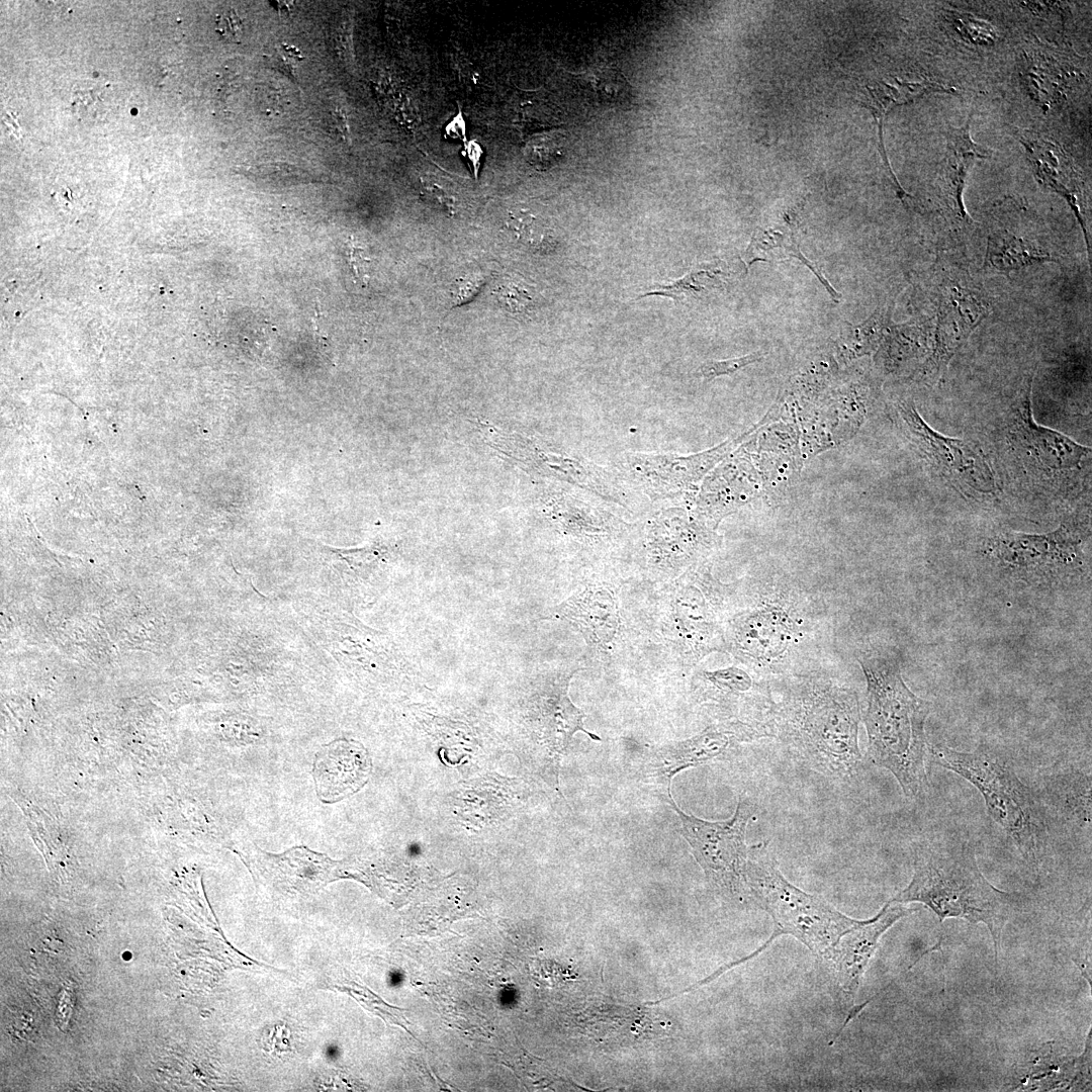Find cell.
<instances>
[{
  "instance_id": "40",
  "label": "cell",
  "mask_w": 1092,
  "mask_h": 1092,
  "mask_svg": "<svg viewBox=\"0 0 1092 1092\" xmlns=\"http://www.w3.org/2000/svg\"><path fill=\"white\" fill-rule=\"evenodd\" d=\"M122 958H123V960H125V961H128V960H130V958H131V953H130L129 951H125V952H124V953L122 954Z\"/></svg>"
},
{
  "instance_id": "34",
  "label": "cell",
  "mask_w": 1092,
  "mask_h": 1092,
  "mask_svg": "<svg viewBox=\"0 0 1092 1092\" xmlns=\"http://www.w3.org/2000/svg\"><path fill=\"white\" fill-rule=\"evenodd\" d=\"M421 192L428 202L453 215L458 210V200L453 191L432 176L421 178Z\"/></svg>"
},
{
  "instance_id": "15",
  "label": "cell",
  "mask_w": 1092,
  "mask_h": 1092,
  "mask_svg": "<svg viewBox=\"0 0 1092 1092\" xmlns=\"http://www.w3.org/2000/svg\"><path fill=\"white\" fill-rule=\"evenodd\" d=\"M736 442L728 441L689 456L627 453L620 464L628 478L650 498L673 497L691 489Z\"/></svg>"
},
{
  "instance_id": "6",
  "label": "cell",
  "mask_w": 1092,
  "mask_h": 1092,
  "mask_svg": "<svg viewBox=\"0 0 1092 1092\" xmlns=\"http://www.w3.org/2000/svg\"><path fill=\"white\" fill-rule=\"evenodd\" d=\"M745 883L755 901L772 918L775 936L793 935L822 960L830 962L841 937L861 922L789 882L780 871L768 842H759L748 850Z\"/></svg>"
},
{
  "instance_id": "25",
  "label": "cell",
  "mask_w": 1092,
  "mask_h": 1092,
  "mask_svg": "<svg viewBox=\"0 0 1092 1092\" xmlns=\"http://www.w3.org/2000/svg\"><path fill=\"white\" fill-rule=\"evenodd\" d=\"M1054 261L1056 258L1049 251L1007 230H996L988 236L984 268L991 271L1008 274Z\"/></svg>"
},
{
  "instance_id": "35",
  "label": "cell",
  "mask_w": 1092,
  "mask_h": 1092,
  "mask_svg": "<svg viewBox=\"0 0 1092 1092\" xmlns=\"http://www.w3.org/2000/svg\"><path fill=\"white\" fill-rule=\"evenodd\" d=\"M526 149L527 159L540 169L551 165L560 155V144L551 135L535 138Z\"/></svg>"
},
{
  "instance_id": "22",
  "label": "cell",
  "mask_w": 1092,
  "mask_h": 1092,
  "mask_svg": "<svg viewBox=\"0 0 1092 1092\" xmlns=\"http://www.w3.org/2000/svg\"><path fill=\"white\" fill-rule=\"evenodd\" d=\"M1016 136L1024 146L1034 176L1039 183L1059 193L1071 206L1083 230L1086 246L1090 251L1088 234L1078 206L1077 197L1067 185L1071 178L1072 168L1065 152L1057 144L1033 131L1020 130L1016 132Z\"/></svg>"
},
{
  "instance_id": "18",
  "label": "cell",
  "mask_w": 1092,
  "mask_h": 1092,
  "mask_svg": "<svg viewBox=\"0 0 1092 1092\" xmlns=\"http://www.w3.org/2000/svg\"><path fill=\"white\" fill-rule=\"evenodd\" d=\"M900 903L889 901L873 918L861 920L840 939L831 959L837 984L853 999L881 936L899 919L912 913Z\"/></svg>"
},
{
  "instance_id": "31",
  "label": "cell",
  "mask_w": 1092,
  "mask_h": 1092,
  "mask_svg": "<svg viewBox=\"0 0 1092 1092\" xmlns=\"http://www.w3.org/2000/svg\"><path fill=\"white\" fill-rule=\"evenodd\" d=\"M946 18L960 36L968 42L990 46L998 38L995 28L990 23L977 19L971 14L947 11Z\"/></svg>"
},
{
  "instance_id": "7",
  "label": "cell",
  "mask_w": 1092,
  "mask_h": 1092,
  "mask_svg": "<svg viewBox=\"0 0 1092 1092\" xmlns=\"http://www.w3.org/2000/svg\"><path fill=\"white\" fill-rule=\"evenodd\" d=\"M730 588L714 577L706 561L692 565L665 586L659 629L681 664L692 667L712 652L726 651Z\"/></svg>"
},
{
  "instance_id": "5",
  "label": "cell",
  "mask_w": 1092,
  "mask_h": 1092,
  "mask_svg": "<svg viewBox=\"0 0 1092 1092\" xmlns=\"http://www.w3.org/2000/svg\"><path fill=\"white\" fill-rule=\"evenodd\" d=\"M928 753L936 764L980 792L990 817L1012 839L1026 862L1037 866L1048 839L1044 812L1011 764L991 751H962L942 744H929Z\"/></svg>"
},
{
  "instance_id": "39",
  "label": "cell",
  "mask_w": 1092,
  "mask_h": 1092,
  "mask_svg": "<svg viewBox=\"0 0 1092 1092\" xmlns=\"http://www.w3.org/2000/svg\"><path fill=\"white\" fill-rule=\"evenodd\" d=\"M327 1054L330 1058L335 1059L337 1057L338 1051L336 1048H329Z\"/></svg>"
},
{
  "instance_id": "3",
  "label": "cell",
  "mask_w": 1092,
  "mask_h": 1092,
  "mask_svg": "<svg viewBox=\"0 0 1092 1092\" xmlns=\"http://www.w3.org/2000/svg\"><path fill=\"white\" fill-rule=\"evenodd\" d=\"M857 659L867 680L862 720L869 759L894 776L906 798L917 800L928 787L925 722L930 704L906 686L892 655L868 651Z\"/></svg>"
},
{
  "instance_id": "28",
  "label": "cell",
  "mask_w": 1092,
  "mask_h": 1092,
  "mask_svg": "<svg viewBox=\"0 0 1092 1092\" xmlns=\"http://www.w3.org/2000/svg\"><path fill=\"white\" fill-rule=\"evenodd\" d=\"M889 324L890 312L885 308H878L860 325L845 323L846 327L841 330L838 346L848 358L869 354L883 340Z\"/></svg>"
},
{
  "instance_id": "36",
  "label": "cell",
  "mask_w": 1092,
  "mask_h": 1092,
  "mask_svg": "<svg viewBox=\"0 0 1092 1092\" xmlns=\"http://www.w3.org/2000/svg\"><path fill=\"white\" fill-rule=\"evenodd\" d=\"M495 294L499 303L512 312L525 310L531 302L528 291L515 282L499 284Z\"/></svg>"
},
{
  "instance_id": "16",
  "label": "cell",
  "mask_w": 1092,
  "mask_h": 1092,
  "mask_svg": "<svg viewBox=\"0 0 1092 1092\" xmlns=\"http://www.w3.org/2000/svg\"><path fill=\"white\" fill-rule=\"evenodd\" d=\"M1032 381L1033 374H1030L1019 391L1009 429L1011 441L1049 473L1078 468L1090 453V448L1035 422L1031 407Z\"/></svg>"
},
{
  "instance_id": "23",
  "label": "cell",
  "mask_w": 1092,
  "mask_h": 1092,
  "mask_svg": "<svg viewBox=\"0 0 1092 1092\" xmlns=\"http://www.w3.org/2000/svg\"><path fill=\"white\" fill-rule=\"evenodd\" d=\"M972 115L960 128L949 127L947 131L948 155L943 169V189L947 205L951 212L967 223L972 221L966 211L963 193L969 171L976 158H989V150L973 142L970 133Z\"/></svg>"
},
{
  "instance_id": "1",
  "label": "cell",
  "mask_w": 1092,
  "mask_h": 1092,
  "mask_svg": "<svg viewBox=\"0 0 1092 1092\" xmlns=\"http://www.w3.org/2000/svg\"><path fill=\"white\" fill-rule=\"evenodd\" d=\"M770 681L772 705L764 726L801 762L824 777L850 781L862 756L857 693L818 669Z\"/></svg>"
},
{
  "instance_id": "30",
  "label": "cell",
  "mask_w": 1092,
  "mask_h": 1092,
  "mask_svg": "<svg viewBox=\"0 0 1092 1092\" xmlns=\"http://www.w3.org/2000/svg\"><path fill=\"white\" fill-rule=\"evenodd\" d=\"M721 272V269L714 267L694 270L669 285L656 284L655 290L646 292L640 297L663 295L674 300H680L688 295L695 296L706 292L710 288L719 287L718 276Z\"/></svg>"
},
{
  "instance_id": "13",
  "label": "cell",
  "mask_w": 1092,
  "mask_h": 1092,
  "mask_svg": "<svg viewBox=\"0 0 1092 1092\" xmlns=\"http://www.w3.org/2000/svg\"><path fill=\"white\" fill-rule=\"evenodd\" d=\"M766 737L769 734L763 726L725 720L691 738L656 749L647 762L646 775L656 783L665 784L670 792L672 777L678 771L722 759L739 745Z\"/></svg>"
},
{
  "instance_id": "4",
  "label": "cell",
  "mask_w": 1092,
  "mask_h": 1092,
  "mask_svg": "<svg viewBox=\"0 0 1092 1092\" xmlns=\"http://www.w3.org/2000/svg\"><path fill=\"white\" fill-rule=\"evenodd\" d=\"M913 867L910 883L891 901L921 903L941 922L961 918L985 924L998 957L1003 928L1020 896L997 889L984 877L973 845L957 838L921 842L915 848Z\"/></svg>"
},
{
  "instance_id": "33",
  "label": "cell",
  "mask_w": 1092,
  "mask_h": 1092,
  "mask_svg": "<svg viewBox=\"0 0 1092 1092\" xmlns=\"http://www.w3.org/2000/svg\"><path fill=\"white\" fill-rule=\"evenodd\" d=\"M764 354L762 351H757L741 357L707 361L699 366L697 373L707 380L718 376L731 375L743 367L760 361Z\"/></svg>"
},
{
  "instance_id": "27",
  "label": "cell",
  "mask_w": 1092,
  "mask_h": 1092,
  "mask_svg": "<svg viewBox=\"0 0 1092 1092\" xmlns=\"http://www.w3.org/2000/svg\"><path fill=\"white\" fill-rule=\"evenodd\" d=\"M1054 61L1027 58L1021 75L1030 97L1043 108L1063 97L1065 74Z\"/></svg>"
},
{
  "instance_id": "19",
  "label": "cell",
  "mask_w": 1092,
  "mask_h": 1092,
  "mask_svg": "<svg viewBox=\"0 0 1092 1092\" xmlns=\"http://www.w3.org/2000/svg\"><path fill=\"white\" fill-rule=\"evenodd\" d=\"M371 766L369 753L355 740L336 739L323 745L312 765L318 799L333 804L357 793L367 783Z\"/></svg>"
},
{
  "instance_id": "20",
  "label": "cell",
  "mask_w": 1092,
  "mask_h": 1092,
  "mask_svg": "<svg viewBox=\"0 0 1092 1092\" xmlns=\"http://www.w3.org/2000/svg\"><path fill=\"white\" fill-rule=\"evenodd\" d=\"M557 614L581 632L590 649L606 654L614 649L623 619L613 587L588 584L559 606Z\"/></svg>"
},
{
  "instance_id": "10",
  "label": "cell",
  "mask_w": 1092,
  "mask_h": 1092,
  "mask_svg": "<svg viewBox=\"0 0 1092 1092\" xmlns=\"http://www.w3.org/2000/svg\"><path fill=\"white\" fill-rule=\"evenodd\" d=\"M897 411L911 441L942 476L968 494L997 495L995 474L978 450L966 441L931 428L912 401L900 400Z\"/></svg>"
},
{
  "instance_id": "2",
  "label": "cell",
  "mask_w": 1092,
  "mask_h": 1092,
  "mask_svg": "<svg viewBox=\"0 0 1092 1092\" xmlns=\"http://www.w3.org/2000/svg\"><path fill=\"white\" fill-rule=\"evenodd\" d=\"M822 614L812 592L785 579L731 587L724 623L726 651L767 679L803 671L818 640Z\"/></svg>"
},
{
  "instance_id": "9",
  "label": "cell",
  "mask_w": 1092,
  "mask_h": 1092,
  "mask_svg": "<svg viewBox=\"0 0 1092 1092\" xmlns=\"http://www.w3.org/2000/svg\"><path fill=\"white\" fill-rule=\"evenodd\" d=\"M990 554L1014 576L1050 582L1081 565V539L1065 525L1045 534L1002 531L988 542Z\"/></svg>"
},
{
  "instance_id": "29",
  "label": "cell",
  "mask_w": 1092,
  "mask_h": 1092,
  "mask_svg": "<svg viewBox=\"0 0 1092 1092\" xmlns=\"http://www.w3.org/2000/svg\"><path fill=\"white\" fill-rule=\"evenodd\" d=\"M587 77L590 89L601 102L618 104L631 97L630 84L616 66L597 65L589 70Z\"/></svg>"
},
{
  "instance_id": "38",
  "label": "cell",
  "mask_w": 1092,
  "mask_h": 1092,
  "mask_svg": "<svg viewBox=\"0 0 1092 1092\" xmlns=\"http://www.w3.org/2000/svg\"><path fill=\"white\" fill-rule=\"evenodd\" d=\"M482 282L478 276L460 278L452 288L453 301L459 304L469 300L477 293Z\"/></svg>"
},
{
  "instance_id": "11",
  "label": "cell",
  "mask_w": 1092,
  "mask_h": 1092,
  "mask_svg": "<svg viewBox=\"0 0 1092 1092\" xmlns=\"http://www.w3.org/2000/svg\"><path fill=\"white\" fill-rule=\"evenodd\" d=\"M493 447L527 471L553 477L586 489L618 505L625 506L626 489L610 471L590 461L554 453L534 440L519 434H495L490 430Z\"/></svg>"
},
{
  "instance_id": "24",
  "label": "cell",
  "mask_w": 1092,
  "mask_h": 1092,
  "mask_svg": "<svg viewBox=\"0 0 1092 1092\" xmlns=\"http://www.w3.org/2000/svg\"><path fill=\"white\" fill-rule=\"evenodd\" d=\"M797 209H791L785 214L779 223L768 226H760L751 239L745 252V263L750 266L753 262L770 260L775 258L793 257L806 265L817 276L820 282L834 300L840 298V294L829 284L819 269L816 268L800 251L794 239V221Z\"/></svg>"
},
{
  "instance_id": "37",
  "label": "cell",
  "mask_w": 1092,
  "mask_h": 1092,
  "mask_svg": "<svg viewBox=\"0 0 1092 1092\" xmlns=\"http://www.w3.org/2000/svg\"><path fill=\"white\" fill-rule=\"evenodd\" d=\"M216 31L223 37V39L231 42H241L244 26L243 22L238 15L236 9L226 8L222 10L216 16L215 20Z\"/></svg>"
},
{
  "instance_id": "32",
  "label": "cell",
  "mask_w": 1092,
  "mask_h": 1092,
  "mask_svg": "<svg viewBox=\"0 0 1092 1092\" xmlns=\"http://www.w3.org/2000/svg\"><path fill=\"white\" fill-rule=\"evenodd\" d=\"M507 225L519 241L531 246H540L545 237L544 226L527 210L511 211Z\"/></svg>"
},
{
  "instance_id": "21",
  "label": "cell",
  "mask_w": 1092,
  "mask_h": 1092,
  "mask_svg": "<svg viewBox=\"0 0 1092 1092\" xmlns=\"http://www.w3.org/2000/svg\"><path fill=\"white\" fill-rule=\"evenodd\" d=\"M546 508L550 517L565 533L581 540L601 541L624 528V522L609 511L568 493L549 495Z\"/></svg>"
},
{
  "instance_id": "8",
  "label": "cell",
  "mask_w": 1092,
  "mask_h": 1092,
  "mask_svg": "<svg viewBox=\"0 0 1092 1092\" xmlns=\"http://www.w3.org/2000/svg\"><path fill=\"white\" fill-rule=\"evenodd\" d=\"M668 795V803L679 818L680 833L708 880L731 896L744 894L748 849L747 825L755 813L754 804L739 797L734 814L725 821H707L685 814Z\"/></svg>"
},
{
  "instance_id": "17",
  "label": "cell",
  "mask_w": 1092,
  "mask_h": 1092,
  "mask_svg": "<svg viewBox=\"0 0 1092 1092\" xmlns=\"http://www.w3.org/2000/svg\"><path fill=\"white\" fill-rule=\"evenodd\" d=\"M987 313L988 306L976 291L958 284L944 286L939 296L934 340L924 372L932 378L940 377L950 359Z\"/></svg>"
},
{
  "instance_id": "12",
  "label": "cell",
  "mask_w": 1092,
  "mask_h": 1092,
  "mask_svg": "<svg viewBox=\"0 0 1092 1092\" xmlns=\"http://www.w3.org/2000/svg\"><path fill=\"white\" fill-rule=\"evenodd\" d=\"M717 536L700 518L680 508L656 513L646 536L647 563L663 577L675 578L714 548Z\"/></svg>"
},
{
  "instance_id": "26",
  "label": "cell",
  "mask_w": 1092,
  "mask_h": 1092,
  "mask_svg": "<svg viewBox=\"0 0 1092 1092\" xmlns=\"http://www.w3.org/2000/svg\"><path fill=\"white\" fill-rule=\"evenodd\" d=\"M1052 801L1062 814L1087 824L1091 814L1090 778L1079 771L1060 775L1052 784Z\"/></svg>"
},
{
  "instance_id": "14",
  "label": "cell",
  "mask_w": 1092,
  "mask_h": 1092,
  "mask_svg": "<svg viewBox=\"0 0 1092 1092\" xmlns=\"http://www.w3.org/2000/svg\"><path fill=\"white\" fill-rule=\"evenodd\" d=\"M692 689L698 700L719 707L729 720L765 727L772 705L770 681L745 665L698 670Z\"/></svg>"
}]
</instances>
